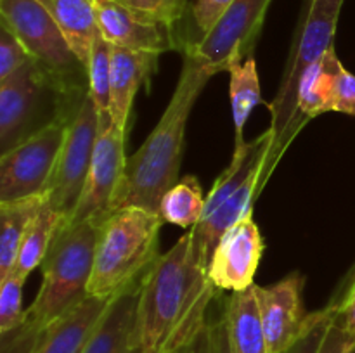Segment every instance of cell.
Wrapping results in <instances>:
<instances>
[{
    "instance_id": "cell-16",
    "label": "cell",
    "mask_w": 355,
    "mask_h": 353,
    "mask_svg": "<svg viewBox=\"0 0 355 353\" xmlns=\"http://www.w3.org/2000/svg\"><path fill=\"white\" fill-rule=\"evenodd\" d=\"M113 298L89 294L45 327L38 353H82Z\"/></svg>"
},
{
    "instance_id": "cell-34",
    "label": "cell",
    "mask_w": 355,
    "mask_h": 353,
    "mask_svg": "<svg viewBox=\"0 0 355 353\" xmlns=\"http://www.w3.org/2000/svg\"><path fill=\"white\" fill-rule=\"evenodd\" d=\"M318 353H355V338L340 324L338 317H336V305L335 314H333V318L329 322L328 331H326Z\"/></svg>"
},
{
    "instance_id": "cell-2",
    "label": "cell",
    "mask_w": 355,
    "mask_h": 353,
    "mask_svg": "<svg viewBox=\"0 0 355 353\" xmlns=\"http://www.w3.org/2000/svg\"><path fill=\"white\" fill-rule=\"evenodd\" d=\"M211 76L207 66L184 54L182 71L172 99L144 144L127 158L111 211L139 206L158 213L162 197L180 179L187 120Z\"/></svg>"
},
{
    "instance_id": "cell-13",
    "label": "cell",
    "mask_w": 355,
    "mask_h": 353,
    "mask_svg": "<svg viewBox=\"0 0 355 353\" xmlns=\"http://www.w3.org/2000/svg\"><path fill=\"white\" fill-rule=\"evenodd\" d=\"M263 239L253 213L232 225L220 237L208 263V277L217 291L239 293L252 287L263 255Z\"/></svg>"
},
{
    "instance_id": "cell-4",
    "label": "cell",
    "mask_w": 355,
    "mask_h": 353,
    "mask_svg": "<svg viewBox=\"0 0 355 353\" xmlns=\"http://www.w3.org/2000/svg\"><path fill=\"white\" fill-rule=\"evenodd\" d=\"M272 149L274 134L270 128L253 141L234 145L231 163L208 192L203 217L189 230L194 249L207 265L222 235L246 215L253 213V199L269 175Z\"/></svg>"
},
{
    "instance_id": "cell-10",
    "label": "cell",
    "mask_w": 355,
    "mask_h": 353,
    "mask_svg": "<svg viewBox=\"0 0 355 353\" xmlns=\"http://www.w3.org/2000/svg\"><path fill=\"white\" fill-rule=\"evenodd\" d=\"M97 135L99 113L90 96H87L66 130L54 173L45 190L47 204L64 217V225L82 199Z\"/></svg>"
},
{
    "instance_id": "cell-25",
    "label": "cell",
    "mask_w": 355,
    "mask_h": 353,
    "mask_svg": "<svg viewBox=\"0 0 355 353\" xmlns=\"http://www.w3.org/2000/svg\"><path fill=\"white\" fill-rule=\"evenodd\" d=\"M207 206L200 180L194 175L179 179L162 197L159 217L165 224L182 228H193L201 220Z\"/></svg>"
},
{
    "instance_id": "cell-15",
    "label": "cell",
    "mask_w": 355,
    "mask_h": 353,
    "mask_svg": "<svg viewBox=\"0 0 355 353\" xmlns=\"http://www.w3.org/2000/svg\"><path fill=\"white\" fill-rule=\"evenodd\" d=\"M99 33L113 47L134 52H162L179 47L175 30L116 0H94Z\"/></svg>"
},
{
    "instance_id": "cell-33",
    "label": "cell",
    "mask_w": 355,
    "mask_h": 353,
    "mask_svg": "<svg viewBox=\"0 0 355 353\" xmlns=\"http://www.w3.org/2000/svg\"><path fill=\"white\" fill-rule=\"evenodd\" d=\"M333 111L355 116V75L342 66L336 75Z\"/></svg>"
},
{
    "instance_id": "cell-20",
    "label": "cell",
    "mask_w": 355,
    "mask_h": 353,
    "mask_svg": "<svg viewBox=\"0 0 355 353\" xmlns=\"http://www.w3.org/2000/svg\"><path fill=\"white\" fill-rule=\"evenodd\" d=\"M342 66L333 47L302 75L297 90V132L312 118L333 111L336 75Z\"/></svg>"
},
{
    "instance_id": "cell-18",
    "label": "cell",
    "mask_w": 355,
    "mask_h": 353,
    "mask_svg": "<svg viewBox=\"0 0 355 353\" xmlns=\"http://www.w3.org/2000/svg\"><path fill=\"white\" fill-rule=\"evenodd\" d=\"M156 66H158L156 54L113 47L110 113L114 123L123 130H127L135 93L151 76V73H155Z\"/></svg>"
},
{
    "instance_id": "cell-31",
    "label": "cell",
    "mask_w": 355,
    "mask_h": 353,
    "mask_svg": "<svg viewBox=\"0 0 355 353\" xmlns=\"http://www.w3.org/2000/svg\"><path fill=\"white\" fill-rule=\"evenodd\" d=\"M30 59L31 55L28 54L19 38L6 24L0 23V82L26 64Z\"/></svg>"
},
{
    "instance_id": "cell-37",
    "label": "cell",
    "mask_w": 355,
    "mask_h": 353,
    "mask_svg": "<svg viewBox=\"0 0 355 353\" xmlns=\"http://www.w3.org/2000/svg\"><path fill=\"white\" fill-rule=\"evenodd\" d=\"M211 336H214V353H231L224 317L211 322Z\"/></svg>"
},
{
    "instance_id": "cell-21",
    "label": "cell",
    "mask_w": 355,
    "mask_h": 353,
    "mask_svg": "<svg viewBox=\"0 0 355 353\" xmlns=\"http://www.w3.org/2000/svg\"><path fill=\"white\" fill-rule=\"evenodd\" d=\"M37 2H40L58 21L75 54L87 66L94 42L101 35L94 0H37Z\"/></svg>"
},
{
    "instance_id": "cell-14",
    "label": "cell",
    "mask_w": 355,
    "mask_h": 353,
    "mask_svg": "<svg viewBox=\"0 0 355 353\" xmlns=\"http://www.w3.org/2000/svg\"><path fill=\"white\" fill-rule=\"evenodd\" d=\"M305 277L288 273L272 286H257L260 315L270 353H284L307 329L311 314L304 307Z\"/></svg>"
},
{
    "instance_id": "cell-38",
    "label": "cell",
    "mask_w": 355,
    "mask_h": 353,
    "mask_svg": "<svg viewBox=\"0 0 355 353\" xmlns=\"http://www.w3.org/2000/svg\"><path fill=\"white\" fill-rule=\"evenodd\" d=\"M139 353H141V352H139Z\"/></svg>"
},
{
    "instance_id": "cell-23",
    "label": "cell",
    "mask_w": 355,
    "mask_h": 353,
    "mask_svg": "<svg viewBox=\"0 0 355 353\" xmlns=\"http://www.w3.org/2000/svg\"><path fill=\"white\" fill-rule=\"evenodd\" d=\"M62 227H64V217L52 206H49L47 199H45V204L38 211L37 217L31 220L30 227L24 234L14 272L28 279V275L44 263L55 235Z\"/></svg>"
},
{
    "instance_id": "cell-22",
    "label": "cell",
    "mask_w": 355,
    "mask_h": 353,
    "mask_svg": "<svg viewBox=\"0 0 355 353\" xmlns=\"http://www.w3.org/2000/svg\"><path fill=\"white\" fill-rule=\"evenodd\" d=\"M44 204L45 196L0 203V279L16 266L24 234Z\"/></svg>"
},
{
    "instance_id": "cell-11",
    "label": "cell",
    "mask_w": 355,
    "mask_h": 353,
    "mask_svg": "<svg viewBox=\"0 0 355 353\" xmlns=\"http://www.w3.org/2000/svg\"><path fill=\"white\" fill-rule=\"evenodd\" d=\"M69 123L58 121L0 156V203L45 196Z\"/></svg>"
},
{
    "instance_id": "cell-1",
    "label": "cell",
    "mask_w": 355,
    "mask_h": 353,
    "mask_svg": "<svg viewBox=\"0 0 355 353\" xmlns=\"http://www.w3.org/2000/svg\"><path fill=\"white\" fill-rule=\"evenodd\" d=\"M208 265L191 232L159 255L141 280L135 345L141 353H175L208 324L215 296Z\"/></svg>"
},
{
    "instance_id": "cell-17",
    "label": "cell",
    "mask_w": 355,
    "mask_h": 353,
    "mask_svg": "<svg viewBox=\"0 0 355 353\" xmlns=\"http://www.w3.org/2000/svg\"><path fill=\"white\" fill-rule=\"evenodd\" d=\"M141 280L113 296L103 320L82 353H139L135 325Z\"/></svg>"
},
{
    "instance_id": "cell-24",
    "label": "cell",
    "mask_w": 355,
    "mask_h": 353,
    "mask_svg": "<svg viewBox=\"0 0 355 353\" xmlns=\"http://www.w3.org/2000/svg\"><path fill=\"white\" fill-rule=\"evenodd\" d=\"M229 97H231L232 121H234L236 142L234 145H241L245 142L243 132L248 118L252 116L253 109L262 104L260 96V80L257 73V62L253 55L246 57L245 61H238L229 66Z\"/></svg>"
},
{
    "instance_id": "cell-27",
    "label": "cell",
    "mask_w": 355,
    "mask_h": 353,
    "mask_svg": "<svg viewBox=\"0 0 355 353\" xmlns=\"http://www.w3.org/2000/svg\"><path fill=\"white\" fill-rule=\"evenodd\" d=\"M26 277L17 272L0 279V334L16 329L26 318L23 310V286Z\"/></svg>"
},
{
    "instance_id": "cell-32",
    "label": "cell",
    "mask_w": 355,
    "mask_h": 353,
    "mask_svg": "<svg viewBox=\"0 0 355 353\" xmlns=\"http://www.w3.org/2000/svg\"><path fill=\"white\" fill-rule=\"evenodd\" d=\"M232 2L234 0H196L191 7V16L200 33H207Z\"/></svg>"
},
{
    "instance_id": "cell-35",
    "label": "cell",
    "mask_w": 355,
    "mask_h": 353,
    "mask_svg": "<svg viewBox=\"0 0 355 353\" xmlns=\"http://www.w3.org/2000/svg\"><path fill=\"white\" fill-rule=\"evenodd\" d=\"M336 317L347 332L355 338V269L350 272L347 287H343L340 296H336Z\"/></svg>"
},
{
    "instance_id": "cell-3",
    "label": "cell",
    "mask_w": 355,
    "mask_h": 353,
    "mask_svg": "<svg viewBox=\"0 0 355 353\" xmlns=\"http://www.w3.org/2000/svg\"><path fill=\"white\" fill-rule=\"evenodd\" d=\"M159 213L139 206L114 210L99 224L89 294L113 298L139 282L158 260Z\"/></svg>"
},
{
    "instance_id": "cell-36",
    "label": "cell",
    "mask_w": 355,
    "mask_h": 353,
    "mask_svg": "<svg viewBox=\"0 0 355 353\" xmlns=\"http://www.w3.org/2000/svg\"><path fill=\"white\" fill-rule=\"evenodd\" d=\"M175 353H214V336H211V322H208L189 343L177 350Z\"/></svg>"
},
{
    "instance_id": "cell-8",
    "label": "cell",
    "mask_w": 355,
    "mask_h": 353,
    "mask_svg": "<svg viewBox=\"0 0 355 353\" xmlns=\"http://www.w3.org/2000/svg\"><path fill=\"white\" fill-rule=\"evenodd\" d=\"M0 23L6 24L31 59L51 73L69 96H89V75L62 33L58 21L37 0H0Z\"/></svg>"
},
{
    "instance_id": "cell-5",
    "label": "cell",
    "mask_w": 355,
    "mask_h": 353,
    "mask_svg": "<svg viewBox=\"0 0 355 353\" xmlns=\"http://www.w3.org/2000/svg\"><path fill=\"white\" fill-rule=\"evenodd\" d=\"M345 0H304L295 28L290 55L276 97L269 104L274 149L269 173L279 161L297 132V90L302 75L335 47V33Z\"/></svg>"
},
{
    "instance_id": "cell-12",
    "label": "cell",
    "mask_w": 355,
    "mask_h": 353,
    "mask_svg": "<svg viewBox=\"0 0 355 353\" xmlns=\"http://www.w3.org/2000/svg\"><path fill=\"white\" fill-rule=\"evenodd\" d=\"M125 135L127 130L114 123L111 113H99V135L94 147L82 199L66 225H76L89 220L101 224L111 213L114 196L127 165Z\"/></svg>"
},
{
    "instance_id": "cell-19",
    "label": "cell",
    "mask_w": 355,
    "mask_h": 353,
    "mask_svg": "<svg viewBox=\"0 0 355 353\" xmlns=\"http://www.w3.org/2000/svg\"><path fill=\"white\" fill-rule=\"evenodd\" d=\"M231 353H270L260 315L257 284L239 293H232L224 310Z\"/></svg>"
},
{
    "instance_id": "cell-28",
    "label": "cell",
    "mask_w": 355,
    "mask_h": 353,
    "mask_svg": "<svg viewBox=\"0 0 355 353\" xmlns=\"http://www.w3.org/2000/svg\"><path fill=\"white\" fill-rule=\"evenodd\" d=\"M44 331V325L26 315L23 324L0 334V353H38Z\"/></svg>"
},
{
    "instance_id": "cell-26",
    "label": "cell",
    "mask_w": 355,
    "mask_h": 353,
    "mask_svg": "<svg viewBox=\"0 0 355 353\" xmlns=\"http://www.w3.org/2000/svg\"><path fill=\"white\" fill-rule=\"evenodd\" d=\"M111 69H113V45L103 37H97L87 62L89 96L97 107V113H110L111 106Z\"/></svg>"
},
{
    "instance_id": "cell-9",
    "label": "cell",
    "mask_w": 355,
    "mask_h": 353,
    "mask_svg": "<svg viewBox=\"0 0 355 353\" xmlns=\"http://www.w3.org/2000/svg\"><path fill=\"white\" fill-rule=\"evenodd\" d=\"M272 0H234L198 40L184 42V54L196 57L211 75L250 57Z\"/></svg>"
},
{
    "instance_id": "cell-29",
    "label": "cell",
    "mask_w": 355,
    "mask_h": 353,
    "mask_svg": "<svg viewBox=\"0 0 355 353\" xmlns=\"http://www.w3.org/2000/svg\"><path fill=\"white\" fill-rule=\"evenodd\" d=\"M116 2L146 14L173 30L184 19L187 10V0H116Z\"/></svg>"
},
{
    "instance_id": "cell-6",
    "label": "cell",
    "mask_w": 355,
    "mask_h": 353,
    "mask_svg": "<svg viewBox=\"0 0 355 353\" xmlns=\"http://www.w3.org/2000/svg\"><path fill=\"white\" fill-rule=\"evenodd\" d=\"M83 99L69 96L35 59L0 82V149L10 151L58 121H71Z\"/></svg>"
},
{
    "instance_id": "cell-30",
    "label": "cell",
    "mask_w": 355,
    "mask_h": 353,
    "mask_svg": "<svg viewBox=\"0 0 355 353\" xmlns=\"http://www.w3.org/2000/svg\"><path fill=\"white\" fill-rule=\"evenodd\" d=\"M333 314H335V301H329L322 310L312 311L311 320H309L307 329L304 334L290 346L284 353H318L322 339H324L328 325L331 322Z\"/></svg>"
},
{
    "instance_id": "cell-7",
    "label": "cell",
    "mask_w": 355,
    "mask_h": 353,
    "mask_svg": "<svg viewBox=\"0 0 355 353\" xmlns=\"http://www.w3.org/2000/svg\"><path fill=\"white\" fill-rule=\"evenodd\" d=\"M99 224L82 221L64 225L55 235L44 263L37 298L26 310L28 317L47 327L66 310L89 296Z\"/></svg>"
}]
</instances>
